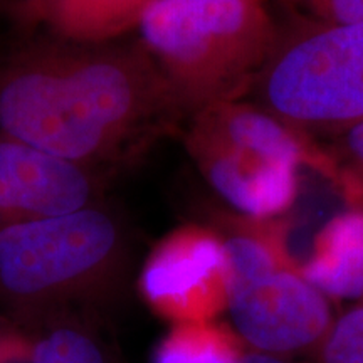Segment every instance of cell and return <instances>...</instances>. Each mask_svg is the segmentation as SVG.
I'll list each match as a JSON object with an SVG mask.
<instances>
[{
    "mask_svg": "<svg viewBox=\"0 0 363 363\" xmlns=\"http://www.w3.org/2000/svg\"><path fill=\"white\" fill-rule=\"evenodd\" d=\"M180 113L140 43L54 39L0 65V135L88 170L126 157Z\"/></svg>",
    "mask_w": 363,
    "mask_h": 363,
    "instance_id": "6da1fadb",
    "label": "cell"
},
{
    "mask_svg": "<svg viewBox=\"0 0 363 363\" xmlns=\"http://www.w3.org/2000/svg\"><path fill=\"white\" fill-rule=\"evenodd\" d=\"M136 27L138 43L190 115L239 99L279 38L262 0H153Z\"/></svg>",
    "mask_w": 363,
    "mask_h": 363,
    "instance_id": "7a4b0ae2",
    "label": "cell"
},
{
    "mask_svg": "<svg viewBox=\"0 0 363 363\" xmlns=\"http://www.w3.org/2000/svg\"><path fill=\"white\" fill-rule=\"evenodd\" d=\"M224 238L230 326L246 350L288 358L318 350L335 316L266 220L244 219Z\"/></svg>",
    "mask_w": 363,
    "mask_h": 363,
    "instance_id": "3957f363",
    "label": "cell"
},
{
    "mask_svg": "<svg viewBox=\"0 0 363 363\" xmlns=\"http://www.w3.org/2000/svg\"><path fill=\"white\" fill-rule=\"evenodd\" d=\"M261 106L303 131L363 121V24H306L278 38L256 79Z\"/></svg>",
    "mask_w": 363,
    "mask_h": 363,
    "instance_id": "277c9868",
    "label": "cell"
},
{
    "mask_svg": "<svg viewBox=\"0 0 363 363\" xmlns=\"http://www.w3.org/2000/svg\"><path fill=\"white\" fill-rule=\"evenodd\" d=\"M120 224L98 207L16 220L0 229V289L39 299L101 279L121 257Z\"/></svg>",
    "mask_w": 363,
    "mask_h": 363,
    "instance_id": "5b68a950",
    "label": "cell"
},
{
    "mask_svg": "<svg viewBox=\"0 0 363 363\" xmlns=\"http://www.w3.org/2000/svg\"><path fill=\"white\" fill-rule=\"evenodd\" d=\"M142 289L157 310L180 323L211 321L227 301L224 239L194 227L170 235L145 264Z\"/></svg>",
    "mask_w": 363,
    "mask_h": 363,
    "instance_id": "8992f818",
    "label": "cell"
},
{
    "mask_svg": "<svg viewBox=\"0 0 363 363\" xmlns=\"http://www.w3.org/2000/svg\"><path fill=\"white\" fill-rule=\"evenodd\" d=\"M185 143L212 189L244 219L269 220L296 201V167L227 142L195 123H190Z\"/></svg>",
    "mask_w": 363,
    "mask_h": 363,
    "instance_id": "52a82bcc",
    "label": "cell"
},
{
    "mask_svg": "<svg viewBox=\"0 0 363 363\" xmlns=\"http://www.w3.org/2000/svg\"><path fill=\"white\" fill-rule=\"evenodd\" d=\"M94 190L91 170L0 135V212L19 220L71 214L93 203Z\"/></svg>",
    "mask_w": 363,
    "mask_h": 363,
    "instance_id": "ba28073f",
    "label": "cell"
},
{
    "mask_svg": "<svg viewBox=\"0 0 363 363\" xmlns=\"http://www.w3.org/2000/svg\"><path fill=\"white\" fill-rule=\"evenodd\" d=\"M299 269L330 301L363 299V208L326 222Z\"/></svg>",
    "mask_w": 363,
    "mask_h": 363,
    "instance_id": "9c48e42d",
    "label": "cell"
},
{
    "mask_svg": "<svg viewBox=\"0 0 363 363\" xmlns=\"http://www.w3.org/2000/svg\"><path fill=\"white\" fill-rule=\"evenodd\" d=\"M153 0H24L27 24L48 27L67 43L96 44L138 24Z\"/></svg>",
    "mask_w": 363,
    "mask_h": 363,
    "instance_id": "30bf717a",
    "label": "cell"
},
{
    "mask_svg": "<svg viewBox=\"0 0 363 363\" xmlns=\"http://www.w3.org/2000/svg\"><path fill=\"white\" fill-rule=\"evenodd\" d=\"M240 345L234 331L230 333L211 321L179 323L158 345L153 363H239L246 352Z\"/></svg>",
    "mask_w": 363,
    "mask_h": 363,
    "instance_id": "8fae6325",
    "label": "cell"
},
{
    "mask_svg": "<svg viewBox=\"0 0 363 363\" xmlns=\"http://www.w3.org/2000/svg\"><path fill=\"white\" fill-rule=\"evenodd\" d=\"M333 165V180L353 208H363V121L333 136L325 148Z\"/></svg>",
    "mask_w": 363,
    "mask_h": 363,
    "instance_id": "7c38bea8",
    "label": "cell"
},
{
    "mask_svg": "<svg viewBox=\"0 0 363 363\" xmlns=\"http://www.w3.org/2000/svg\"><path fill=\"white\" fill-rule=\"evenodd\" d=\"M318 363H363V303L335 318L318 347Z\"/></svg>",
    "mask_w": 363,
    "mask_h": 363,
    "instance_id": "4fadbf2b",
    "label": "cell"
},
{
    "mask_svg": "<svg viewBox=\"0 0 363 363\" xmlns=\"http://www.w3.org/2000/svg\"><path fill=\"white\" fill-rule=\"evenodd\" d=\"M30 358L33 363H104L93 340L71 328L56 330L44 337Z\"/></svg>",
    "mask_w": 363,
    "mask_h": 363,
    "instance_id": "5bb4252c",
    "label": "cell"
},
{
    "mask_svg": "<svg viewBox=\"0 0 363 363\" xmlns=\"http://www.w3.org/2000/svg\"><path fill=\"white\" fill-rule=\"evenodd\" d=\"M325 24H363V0H298Z\"/></svg>",
    "mask_w": 363,
    "mask_h": 363,
    "instance_id": "9a60e30c",
    "label": "cell"
},
{
    "mask_svg": "<svg viewBox=\"0 0 363 363\" xmlns=\"http://www.w3.org/2000/svg\"><path fill=\"white\" fill-rule=\"evenodd\" d=\"M239 363H288V358L269 355V353L246 350L240 357Z\"/></svg>",
    "mask_w": 363,
    "mask_h": 363,
    "instance_id": "2e32d148",
    "label": "cell"
},
{
    "mask_svg": "<svg viewBox=\"0 0 363 363\" xmlns=\"http://www.w3.org/2000/svg\"><path fill=\"white\" fill-rule=\"evenodd\" d=\"M16 220H19V219H16V217L6 214V212H0V229H2L4 225L12 224V222H16Z\"/></svg>",
    "mask_w": 363,
    "mask_h": 363,
    "instance_id": "e0dca14e",
    "label": "cell"
}]
</instances>
